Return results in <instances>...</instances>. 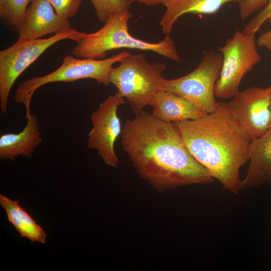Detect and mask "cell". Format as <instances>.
<instances>
[{
	"label": "cell",
	"instance_id": "6da1fadb",
	"mask_svg": "<svg viewBox=\"0 0 271 271\" xmlns=\"http://www.w3.org/2000/svg\"><path fill=\"white\" fill-rule=\"evenodd\" d=\"M126 120L121 145L138 175L159 193L214 178L186 148L173 122L143 110Z\"/></svg>",
	"mask_w": 271,
	"mask_h": 271
},
{
	"label": "cell",
	"instance_id": "7a4b0ae2",
	"mask_svg": "<svg viewBox=\"0 0 271 271\" xmlns=\"http://www.w3.org/2000/svg\"><path fill=\"white\" fill-rule=\"evenodd\" d=\"M173 123L192 156L224 189L236 194L240 169L249 160L250 140L236 127L227 103L218 102L215 110L198 119Z\"/></svg>",
	"mask_w": 271,
	"mask_h": 271
},
{
	"label": "cell",
	"instance_id": "3957f363",
	"mask_svg": "<svg viewBox=\"0 0 271 271\" xmlns=\"http://www.w3.org/2000/svg\"><path fill=\"white\" fill-rule=\"evenodd\" d=\"M132 17L129 10L111 15L104 26L97 31L86 34L74 48L72 53L78 58L103 59L108 51L120 48L152 51L176 62L180 57L172 37L166 35L157 43L145 41L133 37L128 30Z\"/></svg>",
	"mask_w": 271,
	"mask_h": 271
},
{
	"label": "cell",
	"instance_id": "277c9868",
	"mask_svg": "<svg viewBox=\"0 0 271 271\" xmlns=\"http://www.w3.org/2000/svg\"><path fill=\"white\" fill-rule=\"evenodd\" d=\"M165 68L162 63L150 64L143 54L129 53L112 68L109 80L136 115L145 107H152L158 94L165 90L166 79L162 72Z\"/></svg>",
	"mask_w": 271,
	"mask_h": 271
},
{
	"label": "cell",
	"instance_id": "5b68a950",
	"mask_svg": "<svg viewBox=\"0 0 271 271\" xmlns=\"http://www.w3.org/2000/svg\"><path fill=\"white\" fill-rule=\"evenodd\" d=\"M130 53L121 51L111 57L103 59L75 58L67 55L62 64L54 71L42 76L34 77L21 83L17 88L14 96L16 102L22 104L26 108V118L31 114L30 106L33 96L40 87L53 82H73L91 78L97 83L108 85L109 75L114 64L119 62Z\"/></svg>",
	"mask_w": 271,
	"mask_h": 271
},
{
	"label": "cell",
	"instance_id": "8992f818",
	"mask_svg": "<svg viewBox=\"0 0 271 271\" xmlns=\"http://www.w3.org/2000/svg\"><path fill=\"white\" fill-rule=\"evenodd\" d=\"M86 33L70 27L53 36L21 42H16L0 52V109L6 114L10 93L17 78L47 49L64 39L79 42Z\"/></svg>",
	"mask_w": 271,
	"mask_h": 271
},
{
	"label": "cell",
	"instance_id": "52a82bcc",
	"mask_svg": "<svg viewBox=\"0 0 271 271\" xmlns=\"http://www.w3.org/2000/svg\"><path fill=\"white\" fill-rule=\"evenodd\" d=\"M255 34L236 29L225 44L218 47L222 64L215 87V96L221 99L233 97L244 75L261 59L257 50Z\"/></svg>",
	"mask_w": 271,
	"mask_h": 271
},
{
	"label": "cell",
	"instance_id": "ba28073f",
	"mask_svg": "<svg viewBox=\"0 0 271 271\" xmlns=\"http://www.w3.org/2000/svg\"><path fill=\"white\" fill-rule=\"evenodd\" d=\"M222 54L211 49L205 51L200 63L191 73L181 77L166 79L164 89L184 96L196 104L206 113L218 106L214 87L222 64Z\"/></svg>",
	"mask_w": 271,
	"mask_h": 271
},
{
	"label": "cell",
	"instance_id": "9c48e42d",
	"mask_svg": "<svg viewBox=\"0 0 271 271\" xmlns=\"http://www.w3.org/2000/svg\"><path fill=\"white\" fill-rule=\"evenodd\" d=\"M232 98L227 108L238 130L250 141L264 134L271 123L270 87H251Z\"/></svg>",
	"mask_w": 271,
	"mask_h": 271
},
{
	"label": "cell",
	"instance_id": "30bf717a",
	"mask_svg": "<svg viewBox=\"0 0 271 271\" xmlns=\"http://www.w3.org/2000/svg\"><path fill=\"white\" fill-rule=\"evenodd\" d=\"M124 103V98L118 92L109 95L90 115L92 127L88 134L87 145L97 150L104 163L113 168L119 164L114 145L122 132L117 110Z\"/></svg>",
	"mask_w": 271,
	"mask_h": 271
},
{
	"label": "cell",
	"instance_id": "8fae6325",
	"mask_svg": "<svg viewBox=\"0 0 271 271\" xmlns=\"http://www.w3.org/2000/svg\"><path fill=\"white\" fill-rule=\"evenodd\" d=\"M70 27L47 0H33L28 7L17 42L36 40L52 33H58Z\"/></svg>",
	"mask_w": 271,
	"mask_h": 271
},
{
	"label": "cell",
	"instance_id": "7c38bea8",
	"mask_svg": "<svg viewBox=\"0 0 271 271\" xmlns=\"http://www.w3.org/2000/svg\"><path fill=\"white\" fill-rule=\"evenodd\" d=\"M248 153L249 165L240 190L271 184V128L250 141Z\"/></svg>",
	"mask_w": 271,
	"mask_h": 271
},
{
	"label": "cell",
	"instance_id": "4fadbf2b",
	"mask_svg": "<svg viewBox=\"0 0 271 271\" xmlns=\"http://www.w3.org/2000/svg\"><path fill=\"white\" fill-rule=\"evenodd\" d=\"M24 129L18 133H8L0 137V158L14 161L22 156L31 158L35 149L42 142L37 116L31 114L26 118Z\"/></svg>",
	"mask_w": 271,
	"mask_h": 271
},
{
	"label": "cell",
	"instance_id": "5bb4252c",
	"mask_svg": "<svg viewBox=\"0 0 271 271\" xmlns=\"http://www.w3.org/2000/svg\"><path fill=\"white\" fill-rule=\"evenodd\" d=\"M152 107L153 116L170 122L194 120L206 114L189 99L168 90L158 94Z\"/></svg>",
	"mask_w": 271,
	"mask_h": 271
},
{
	"label": "cell",
	"instance_id": "9a60e30c",
	"mask_svg": "<svg viewBox=\"0 0 271 271\" xmlns=\"http://www.w3.org/2000/svg\"><path fill=\"white\" fill-rule=\"evenodd\" d=\"M242 0H162L166 7L160 22L163 33L170 35L174 25L183 15L188 14L213 15L229 3Z\"/></svg>",
	"mask_w": 271,
	"mask_h": 271
},
{
	"label": "cell",
	"instance_id": "2e32d148",
	"mask_svg": "<svg viewBox=\"0 0 271 271\" xmlns=\"http://www.w3.org/2000/svg\"><path fill=\"white\" fill-rule=\"evenodd\" d=\"M0 205L5 211L9 222L22 237L27 238L32 242H47L46 231L20 205L19 199L13 200L1 194Z\"/></svg>",
	"mask_w": 271,
	"mask_h": 271
},
{
	"label": "cell",
	"instance_id": "e0dca14e",
	"mask_svg": "<svg viewBox=\"0 0 271 271\" xmlns=\"http://www.w3.org/2000/svg\"><path fill=\"white\" fill-rule=\"evenodd\" d=\"M32 1L0 0V17L11 31L19 32Z\"/></svg>",
	"mask_w": 271,
	"mask_h": 271
},
{
	"label": "cell",
	"instance_id": "ac0fdd59",
	"mask_svg": "<svg viewBox=\"0 0 271 271\" xmlns=\"http://www.w3.org/2000/svg\"><path fill=\"white\" fill-rule=\"evenodd\" d=\"M97 19L105 23L110 16L116 13L129 10L131 3L129 0H90Z\"/></svg>",
	"mask_w": 271,
	"mask_h": 271
},
{
	"label": "cell",
	"instance_id": "d6986e66",
	"mask_svg": "<svg viewBox=\"0 0 271 271\" xmlns=\"http://www.w3.org/2000/svg\"><path fill=\"white\" fill-rule=\"evenodd\" d=\"M62 19L68 20L76 15L82 0H47Z\"/></svg>",
	"mask_w": 271,
	"mask_h": 271
},
{
	"label": "cell",
	"instance_id": "ffe728a7",
	"mask_svg": "<svg viewBox=\"0 0 271 271\" xmlns=\"http://www.w3.org/2000/svg\"><path fill=\"white\" fill-rule=\"evenodd\" d=\"M271 18V0L246 25L242 32L245 34H255L262 25Z\"/></svg>",
	"mask_w": 271,
	"mask_h": 271
},
{
	"label": "cell",
	"instance_id": "44dd1931",
	"mask_svg": "<svg viewBox=\"0 0 271 271\" xmlns=\"http://www.w3.org/2000/svg\"><path fill=\"white\" fill-rule=\"evenodd\" d=\"M268 0H242L238 3L239 18L244 21L258 10L263 8Z\"/></svg>",
	"mask_w": 271,
	"mask_h": 271
},
{
	"label": "cell",
	"instance_id": "7402d4cb",
	"mask_svg": "<svg viewBox=\"0 0 271 271\" xmlns=\"http://www.w3.org/2000/svg\"><path fill=\"white\" fill-rule=\"evenodd\" d=\"M257 46L264 47L271 52V30L263 33L258 38Z\"/></svg>",
	"mask_w": 271,
	"mask_h": 271
},
{
	"label": "cell",
	"instance_id": "603a6c76",
	"mask_svg": "<svg viewBox=\"0 0 271 271\" xmlns=\"http://www.w3.org/2000/svg\"><path fill=\"white\" fill-rule=\"evenodd\" d=\"M131 3L138 2L140 4H144L147 6H154L162 4V0H129Z\"/></svg>",
	"mask_w": 271,
	"mask_h": 271
},
{
	"label": "cell",
	"instance_id": "cb8c5ba5",
	"mask_svg": "<svg viewBox=\"0 0 271 271\" xmlns=\"http://www.w3.org/2000/svg\"><path fill=\"white\" fill-rule=\"evenodd\" d=\"M268 21H269V23L271 24V18L269 19Z\"/></svg>",
	"mask_w": 271,
	"mask_h": 271
},
{
	"label": "cell",
	"instance_id": "d4e9b609",
	"mask_svg": "<svg viewBox=\"0 0 271 271\" xmlns=\"http://www.w3.org/2000/svg\"><path fill=\"white\" fill-rule=\"evenodd\" d=\"M270 128H271V123H270Z\"/></svg>",
	"mask_w": 271,
	"mask_h": 271
},
{
	"label": "cell",
	"instance_id": "484cf974",
	"mask_svg": "<svg viewBox=\"0 0 271 271\" xmlns=\"http://www.w3.org/2000/svg\"><path fill=\"white\" fill-rule=\"evenodd\" d=\"M270 88H271V87H270Z\"/></svg>",
	"mask_w": 271,
	"mask_h": 271
}]
</instances>
